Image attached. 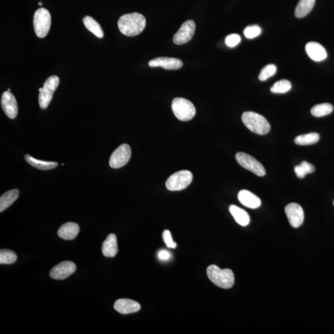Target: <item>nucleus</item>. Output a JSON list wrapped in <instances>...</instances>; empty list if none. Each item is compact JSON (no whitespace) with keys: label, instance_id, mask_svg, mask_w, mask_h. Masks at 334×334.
Listing matches in <instances>:
<instances>
[{"label":"nucleus","instance_id":"obj_1","mask_svg":"<svg viewBox=\"0 0 334 334\" xmlns=\"http://www.w3.org/2000/svg\"><path fill=\"white\" fill-rule=\"evenodd\" d=\"M146 20L138 13L126 14L121 16L118 22V28L124 35L134 37L140 34L146 28Z\"/></svg>","mask_w":334,"mask_h":334},{"label":"nucleus","instance_id":"obj_2","mask_svg":"<svg viewBox=\"0 0 334 334\" xmlns=\"http://www.w3.org/2000/svg\"><path fill=\"white\" fill-rule=\"evenodd\" d=\"M207 274L209 280L221 288L229 289L234 284V274L229 269L221 270L216 265H211L207 269Z\"/></svg>","mask_w":334,"mask_h":334},{"label":"nucleus","instance_id":"obj_3","mask_svg":"<svg viewBox=\"0 0 334 334\" xmlns=\"http://www.w3.org/2000/svg\"><path fill=\"white\" fill-rule=\"evenodd\" d=\"M241 120L247 128L256 134L264 135L270 131V123L262 115L255 112H244L242 115Z\"/></svg>","mask_w":334,"mask_h":334},{"label":"nucleus","instance_id":"obj_4","mask_svg":"<svg viewBox=\"0 0 334 334\" xmlns=\"http://www.w3.org/2000/svg\"><path fill=\"white\" fill-rule=\"evenodd\" d=\"M171 108L175 116L183 122H188L196 115V108L193 103L184 98H175L171 103Z\"/></svg>","mask_w":334,"mask_h":334},{"label":"nucleus","instance_id":"obj_5","mask_svg":"<svg viewBox=\"0 0 334 334\" xmlns=\"http://www.w3.org/2000/svg\"><path fill=\"white\" fill-rule=\"evenodd\" d=\"M35 33L39 38L46 37L51 26V15L46 8H40L35 11L34 16Z\"/></svg>","mask_w":334,"mask_h":334},{"label":"nucleus","instance_id":"obj_6","mask_svg":"<svg viewBox=\"0 0 334 334\" xmlns=\"http://www.w3.org/2000/svg\"><path fill=\"white\" fill-rule=\"evenodd\" d=\"M193 174L188 170H181L173 173L167 180L165 185L168 190L181 191L188 187L193 181Z\"/></svg>","mask_w":334,"mask_h":334},{"label":"nucleus","instance_id":"obj_7","mask_svg":"<svg viewBox=\"0 0 334 334\" xmlns=\"http://www.w3.org/2000/svg\"><path fill=\"white\" fill-rule=\"evenodd\" d=\"M60 83V79L57 76H52L46 80L43 84L42 91L40 92L38 96V102L40 108L46 109L48 107L53 98V94L58 88Z\"/></svg>","mask_w":334,"mask_h":334},{"label":"nucleus","instance_id":"obj_8","mask_svg":"<svg viewBox=\"0 0 334 334\" xmlns=\"http://www.w3.org/2000/svg\"><path fill=\"white\" fill-rule=\"evenodd\" d=\"M236 161L242 167L251 171L257 176L265 175V170L263 165L253 157L244 152H238L235 155Z\"/></svg>","mask_w":334,"mask_h":334},{"label":"nucleus","instance_id":"obj_9","mask_svg":"<svg viewBox=\"0 0 334 334\" xmlns=\"http://www.w3.org/2000/svg\"><path fill=\"white\" fill-rule=\"evenodd\" d=\"M131 156V147L128 144H123L118 147L112 153L109 164L112 168H119L128 163Z\"/></svg>","mask_w":334,"mask_h":334},{"label":"nucleus","instance_id":"obj_10","mask_svg":"<svg viewBox=\"0 0 334 334\" xmlns=\"http://www.w3.org/2000/svg\"><path fill=\"white\" fill-rule=\"evenodd\" d=\"M196 30V25L193 20H189L183 24L179 31L174 35L173 42L176 45H183L193 38Z\"/></svg>","mask_w":334,"mask_h":334},{"label":"nucleus","instance_id":"obj_11","mask_svg":"<svg viewBox=\"0 0 334 334\" xmlns=\"http://www.w3.org/2000/svg\"><path fill=\"white\" fill-rule=\"evenodd\" d=\"M76 270V265L72 261H63L54 266L50 271V276L53 279L63 280L73 274Z\"/></svg>","mask_w":334,"mask_h":334},{"label":"nucleus","instance_id":"obj_12","mask_svg":"<svg viewBox=\"0 0 334 334\" xmlns=\"http://www.w3.org/2000/svg\"><path fill=\"white\" fill-rule=\"evenodd\" d=\"M285 212L290 224L294 228H298L303 224L304 221L303 210L298 204H289L285 207Z\"/></svg>","mask_w":334,"mask_h":334},{"label":"nucleus","instance_id":"obj_13","mask_svg":"<svg viewBox=\"0 0 334 334\" xmlns=\"http://www.w3.org/2000/svg\"><path fill=\"white\" fill-rule=\"evenodd\" d=\"M2 106L7 116L14 119L18 113V106L15 97L10 92H5L2 97Z\"/></svg>","mask_w":334,"mask_h":334},{"label":"nucleus","instance_id":"obj_14","mask_svg":"<svg viewBox=\"0 0 334 334\" xmlns=\"http://www.w3.org/2000/svg\"><path fill=\"white\" fill-rule=\"evenodd\" d=\"M150 67H162L170 70L181 69L183 62L179 59L170 57H159L152 59L149 62Z\"/></svg>","mask_w":334,"mask_h":334},{"label":"nucleus","instance_id":"obj_15","mask_svg":"<svg viewBox=\"0 0 334 334\" xmlns=\"http://www.w3.org/2000/svg\"><path fill=\"white\" fill-rule=\"evenodd\" d=\"M114 308L121 314L128 315L140 311L141 305L137 301L124 298L115 301Z\"/></svg>","mask_w":334,"mask_h":334},{"label":"nucleus","instance_id":"obj_16","mask_svg":"<svg viewBox=\"0 0 334 334\" xmlns=\"http://www.w3.org/2000/svg\"><path fill=\"white\" fill-rule=\"evenodd\" d=\"M306 52L313 61L319 62L326 60L327 53L326 49L320 43L310 42L306 44Z\"/></svg>","mask_w":334,"mask_h":334},{"label":"nucleus","instance_id":"obj_17","mask_svg":"<svg viewBox=\"0 0 334 334\" xmlns=\"http://www.w3.org/2000/svg\"><path fill=\"white\" fill-rule=\"evenodd\" d=\"M239 202L248 208L256 209L261 205V201L255 194L248 190H241L238 194Z\"/></svg>","mask_w":334,"mask_h":334},{"label":"nucleus","instance_id":"obj_18","mask_svg":"<svg viewBox=\"0 0 334 334\" xmlns=\"http://www.w3.org/2000/svg\"><path fill=\"white\" fill-rule=\"evenodd\" d=\"M79 226L78 224L74 222L65 223L60 227L58 231L59 237L72 240L75 239L79 233Z\"/></svg>","mask_w":334,"mask_h":334},{"label":"nucleus","instance_id":"obj_19","mask_svg":"<svg viewBox=\"0 0 334 334\" xmlns=\"http://www.w3.org/2000/svg\"><path fill=\"white\" fill-rule=\"evenodd\" d=\"M102 251L103 256L107 258H114L118 253V244L117 236L111 233L103 241L102 246Z\"/></svg>","mask_w":334,"mask_h":334},{"label":"nucleus","instance_id":"obj_20","mask_svg":"<svg viewBox=\"0 0 334 334\" xmlns=\"http://www.w3.org/2000/svg\"><path fill=\"white\" fill-rule=\"evenodd\" d=\"M19 196V191L14 189L6 192L0 197V212L4 211L16 202Z\"/></svg>","mask_w":334,"mask_h":334},{"label":"nucleus","instance_id":"obj_21","mask_svg":"<svg viewBox=\"0 0 334 334\" xmlns=\"http://www.w3.org/2000/svg\"><path fill=\"white\" fill-rule=\"evenodd\" d=\"M229 210L236 222L240 225V226L245 227L249 224L250 221L249 215L244 209L232 205L230 206Z\"/></svg>","mask_w":334,"mask_h":334},{"label":"nucleus","instance_id":"obj_22","mask_svg":"<svg viewBox=\"0 0 334 334\" xmlns=\"http://www.w3.org/2000/svg\"><path fill=\"white\" fill-rule=\"evenodd\" d=\"M316 0H300L295 8V16L298 18L305 17L313 10Z\"/></svg>","mask_w":334,"mask_h":334},{"label":"nucleus","instance_id":"obj_23","mask_svg":"<svg viewBox=\"0 0 334 334\" xmlns=\"http://www.w3.org/2000/svg\"><path fill=\"white\" fill-rule=\"evenodd\" d=\"M25 159L31 166L42 170H52L58 166L57 162L40 161V160L32 158L29 154L25 155Z\"/></svg>","mask_w":334,"mask_h":334},{"label":"nucleus","instance_id":"obj_24","mask_svg":"<svg viewBox=\"0 0 334 334\" xmlns=\"http://www.w3.org/2000/svg\"><path fill=\"white\" fill-rule=\"evenodd\" d=\"M84 25L88 31L98 38L103 37V32L101 26L91 16H85L83 19Z\"/></svg>","mask_w":334,"mask_h":334},{"label":"nucleus","instance_id":"obj_25","mask_svg":"<svg viewBox=\"0 0 334 334\" xmlns=\"http://www.w3.org/2000/svg\"><path fill=\"white\" fill-rule=\"evenodd\" d=\"M319 135L316 132H310L308 134L298 136L295 138V143L300 146H308L317 143L319 140Z\"/></svg>","mask_w":334,"mask_h":334},{"label":"nucleus","instance_id":"obj_26","mask_svg":"<svg viewBox=\"0 0 334 334\" xmlns=\"http://www.w3.org/2000/svg\"><path fill=\"white\" fill-rule=\"evenodd\" d=\"M332 111L333 106L329 103H324L313 106L311 113L314 117H322L330 114Z\"/></svg>","mask_w":334,"mask_h":334},{"label":"nucleus","instance_id":"obj_27","mask_svg":"<svg viewBox=\"0 0 334 334\" xmlns=\"http://www.w3.org/2000/svg\"><path fill=\"white\" fill-rule=\"evenodd\" d=\"M295 174L298 179H303L307 174L313 173L315 171L314 165L308 163V162L303 161L301 164L297 165L294 168Z\"/></svg>","mask_w":334,"mask_h":334},{"label":"nucleus","instance_id":"obj_28","mask_svg":"<svg viewBox=\"0 0 334 334\" xmlns=\"http://www.w3.org/2000/svg\"><path fill=\"white\" fill-rule=\"evenodd\" d=\"M292 84L288 80L282 79L277 81L271 88L274 94H284L291 90Z\"/></svg>","mask_w":334,"mask_h":334},{"label":"nucleus","instance_id":"obj_29","mask_svg":"<svg viewBox=\"0 0 334 334\" xmlns=\"http://www.w3.org/2000/svg\"><path fill=\"white\" fill-rule=\"evenodd\" d=\"M17 256L14 251L2 249L0 251V264H11L16 261Z\"/></svg>","mask_w":334,"mask_h":334},{"label":"nucleus","instance_id":"obj_30","mask_svg":"<svg viewBox=\"0 0 334 334\" xmlns=\"http://www.w3.org/2000/svg\"><path fill=\"white\" fill-rule=\"evenodd\" d=\"M276 72L277 67L276 65L273 64H268L261 70L259 75V79L260 81H264L271 78V77L273 76Z\"/></svg>","mask_w":334,"mask_h":334},{"label":"nucleus","instance_id":"obj_31","mask_svg":"<svg viewBox=\"0 0 334 334\" xmlns=\"http://www.w3.org/2000/svg\"><path fill=\"white\" fill-rule=\"evenodd\" d=\"M261 33V29L257 25L248 26L244 30V36L250 39L259 36Z\"/></svg>","mask_w":334,"mask_h":334},{"label":"nucleus","instance_id":"obj_32","mask_svg":"<svg viewBox=\"0 0 334 334\" xmlns=\"http://www.w3.org/2000/svg\"><path fill=\"white\" fill-rule=\"evenodd\" d=\"M240 42L241 37L236 34H230L226 38V45L229 47H234Z\"/></svg>","mask_w":334,"mask_h":334},{"label":"nucleus","instance_id":"obj_33","mask_svg":"<svg viewBox=\"0 0 334 334\" xmlns=\"http://www.w3.org/2000/svg\"><path fill=\"white\" fill-rule=\"evenodd\" d=\"M163 236L164 241L165 244L168 248H176L177 244L175 241H173L172 239V236H171V233L169 230H165L162 234Z\"/></svg>","mask_w":334,"mask_h":334},{"label":"nucleus","instance_id":"obj_34","mask_svg":"<svg viewBox=\"0 0 334 334\" xmlns=\"http://www.w3.org/2000/svg\"><path fill=\"white\" fill-rule=\"evenodd\" d=\"M170 255L167 251L162 250L160 251L159 253V258L160 259L163 260V261H167L170 258Z\"/></svg>","mask_w":334,"mask_h":334},{"label":"nucleus","instance_id":"obj_35","mask_svg":"<svg viewBox=\"0 0 334 334\" xmlns=\"http://www.w3.org/2000/svg\"><path fill=\"white\" fill-rule=\"evenodd\" d=\"M38 5H39L40 6H42V3L39 2V3H38Z\"/></svg>","mask_w":334,"mask_h":334},{"label":"nucleus","instance_id":"obj_36","mask_svg":"<svg viewBox=\"0 0 334 334\" xmlns=\"http://www.w3.org/2000/svg\"><path fill=\"white\" fill-rule=\"evenodd\" d=\"M42 91V88H40L39 90H38V91L41 92Z\"/></svg>","mask_w":334,"mask_h":334},{"label":"nucleus","instance_id":"obj_37","mask_svg":"<svg viewBox=\"0 0 334 334\" xmlns=\"http://www.w3.org/2000/svg\"><path fill=\"white\" fill-rule=\"evenodd\" d=\"M8 91L10 92L11 91V88H8Z\"/></svg>","mask_w":334,"mask_h":334},{"label":"nucleus","instance_id":"obj_38","mask_svg":"<svg viewBox=\"0 0 334 334\" xmlns=\"http://www.w3.org/2000/svg\"><path fill=\"white\" fill-rule=\"evenodd\" d=\"M333 206H334V201H333Z\"/></svg>","mask_w":334,"mask_h":334}]
</instances>
